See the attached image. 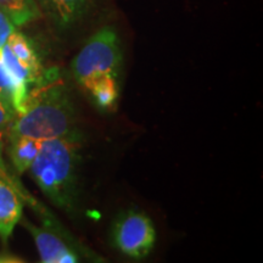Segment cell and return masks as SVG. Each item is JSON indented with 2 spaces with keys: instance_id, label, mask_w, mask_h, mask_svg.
<instances>
[{
  "instance_id": "cell-1",
  "label": "cell",
  "mask_w": 263,
  "mask_h": 263,
  "mask_svg": "<svg viewBox=\"0 0 263 263\" xmlns=\"http://www.w3.org/2000/svg\"><path fill=\"white\" fill-rule=\"evenodd\" d=\"M76 129L77 115L70 91L57 68H50L31 88L24 110L10 127L9 137L44 141L65 137Z\"/></svg>"
},
{
  "instance_id": "cell-2",
  "label": "cell",
  "mask_w": 263,
  "mask_h": 263,
  "mask_svg": "<svg viewBox=\"0 0 263 263\" xmlns=\"http://www.w3.org/2000/svg\"><path fill=\"white\" fill-rule=\"evenodd\" d=\"M83 136L80 129L61 138L44 140L32 163V178L50 200L66 212H73L80 195V164Z\"/></svg>"
},
{
  "instance_id": "cell-3",
  "label": "cell",
  "mask_w": 263,
  "mask_h": 263,
  "mask_svg": "<svg viewBox=\"0 0 263 263\" xmlns=\"http://www.w3.org/2000/svg\"><path fill=\"white\" fill-rule=\"evenodd\" d=\"M123 55L116 29L110 26L98 29L84 43L71 64L76 82L87 89L103 76H117L122 66Z\"/></svg>"
},
{
  "instance_id": "cell-4",
  "label": "cell",
  "mask_w": 263,
  "mask_h": 263,
  "mask_svg": "<svg viewBox=\"0 0 263 263\" xmlns=\"http://www.w3.org/2000/svg\"><path fill=\"white\" fill-rule=\"evenodd\" d=\"M42 226H35L24 218L20 221L34 240L42 262L76 263L81 262L83 258L97 262L103 261L100 256L89 249H85L74 240L73 236L68 234L54 216L42 218Z\"/></svg>"
},
{
  "instance_id": "cell-5",
  "label": "cell",
  "mask_w": 263,
  "mask_h": 263,
  "mask_svg": "<svg viewBox=\"0 0 263 263\" xmlns=\"http://www.w3.org/2000/svg\"><path fill=\"white\" fill-rule=\"evenodd\" d=\"M114 248L127 257H146L156 244V229L146 213L128 210L117 217L111 230Z\"/></svg>"
},
{
  "instance_id": "cell-6",
  "label": "cell",
  "mask_w": 263,
  "mask_h": 263,
  "mask_svg": "<svg viewBox=\"0 0 263 263\" xmlns=\"http://www.w3.org/2000/svg\"><path fill=\"white\" fill-rule=\"evenodd\" d=\"M59 29L74 27L89 15L97 0H35ZM39 8V9H41Z\"/></svg>"
},
{
  "instance_id": "cell-7",
  "label": "cell",
  "mask_w": 263,
  "mask_h": 263,
  "mask_svg": "<svg viewBox=\"0 0 263 263\" xmlns=\"http://www.w3.org/2000/svg\"><path fill=\"white\" fill-rule=\"evenodd\" d=\"M24 201L10 184L0 179V240L8 242L24 213Z\"/></svg>"
},
{
  "instance_id": "cell-8",
  "label": "cell",
  "mask_w": 263,
  "mask_h": 263,
  "mask_svg": "<svg viewBox=\"0 0 263 263\" xmlns=\"http://www.w3.org/2000/svg\"><path fill=\"white\" fill-rule=\"evenodd\" d=\"M43 141L29 137H9V156L15 173L20 176L31 168Z\"/></svg>"
},
{
  "instance_id": "cell-9",
  "label": "cell",
  "mask_w": 263,
  "mask_h": 263,
  "mask_svg": "<svg viewBox=\"0 0 263 263\" xmlns=\"http://www.w3.org/2000/svg\"><path fill=\"white\" fill-rule=\"evenodd\" d=\"M6 45H8L12 54L15 55L16 59L34 74L38 82L41 81L45 70L42 67L41 60H39V57L32 42L21 32L15 31L10 35Z\"/></svg>"
},
{
  "instance_id": "cell-10",
  "label": "cell",
  "mask_w": 263,
  "mask_h": 263,
  "mask_svg": "<svg viewBox=\"0 0 263 263\" xmlns=\"http://www.w3.org/2000/svg\"><path fill=\"white\" fill-rule=\"evenodd\" d=\"M89 93L91 101L101 111L114 110L120 97V85L117 76H103L95 80L85 89Z\"/></svg>"
},
{
  "instance_id": "cell-11",
  "label": "cell",
  "mask_w": 263,
  "mask_h": 263,
  "mask_svg": "<svg viewBox=\"0 0 263 263\" xmlns=\"http://www.w3.org/2000/svg\"><path fill=\"white\" fill-rule=\"evenodd\" d=\"M0 179H3L4 182L14 188L20 196H21L22 201L27 203L28 206L32 207V210L35 213H38L41 216V218H47V217L54 216L52 213L49 211V210L44 205H42L41 202L35 199L34 196L32 195L31 193L28 192L27 189L25 188V185L20 182L17 174L11 172L10 168L6 164L4 157H3V141H2V136H0Z\"/></svg>"
},
{
  "instance_id": "cell-12",
  "label": "cell",
  "mask_w": 263,
  "mask_h": 263,
  "mask_svg": "<svg viewBox=\"0 0 263 263\" xmlns=\"http://www.w3.org/2000/svg\"><path fill=\"white\" fill-rule=\"evenodd\" d=\"M0 10L9 16L16 27L39 18L42 12L35 0H0Z\"/></svg>"
},
{
  "instance_id": "cell-13",
  "label": "cell",
  "mask_w": 263,
  "mask_h": 263,
  "mask_svg": "<svg viewBox=\"0 0 263 263\" xmlns=\"http://www.w3.org/2000/svg\"><path fill=\"white\" fill-rule=\"evenodd\" d=\"M16 116H17V112L9 99L0 94V136H3L5 132H9Z\"/></svg>"
},
{
  "instance_id": "cell-14",
  "label": "cell",
  "mask_w": 263,
  "mask_h": 263,
  "mask_svg": "<svg viewBox=\"0 0 263 263\" xmlns=\"http://www.w3.org/2000/svg\"><path fill=\"white\" fill-rule=\"evenodd\" d=\"M16 31V26L4 11L0 10V50L8 43L10 35Z\"/></svg>"
},
{
  "instance_id": "cell-15",
  "label": "cell",
  "mask_w": 263,
  "mask_h": 263,
  "mask_svg": "<svg viewBox=\"0 0 263 263\" xmlns=\"http://www.w3.org/2000/svg\"><path fill=\"white\" fill-rule=\"evenodd\" d=\"M0 94L4 95L6 99H9L10 103L12 104L14 101V95H15V88L14 83H12L11 78L6 72L5 67L0 62ZM14 106V105H12Z\"/></svg>"
},
{
  "instance_id": "cell-16",
  "label": "cell",
  "mask_w": 263,
  "mask_h": 263,
  "mask_svg": "<svg viewBox=\"0 0 263 263\" xmlns=\"http://www.w3.org/2000/svg\"><path fill=\"white\" fill-rule=\"evenodd\" d=\"M14 262H22V259H20L16 256L9 255V254H0V263H14Z\"/></svg>"
}]
</instances>
